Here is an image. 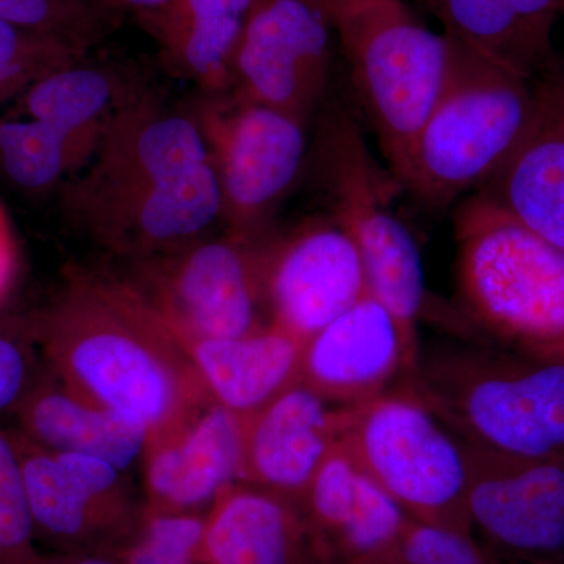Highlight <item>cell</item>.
I'll return each mask as SVG.
<instances>
[{
    "mask_svg": "<svg viewBox=\"0 0 564 564\" xmlns=\"http://www.w3.org/2000/svg\"><path fill=\"white\" fill-rule=\"evenodd\" d=\"M84 61L33 84L10 111L40 122L61 140L79 172L95 154L115 111L137 90L117 69Z\"/></svg>",
    "mask_w": 564,
    "mask_h": 564,
    "instance_id": "25",
    "label": "cell"
},
{
    "mask_svg": "<svg viewBox=\"0 0 564 564\" xmlns=\"http://www.w3.org/2000/svg\"><path fill=\"white\" fill-rule=\"evenodd\" d=\"M36 378L24 337L0 328V414L17 413Z\"/></svg>",
    "mask_w": 564,
    "mask_h": 564,
    "instance_id": "31",
    "label": "cell"
},
{
    "mask_svg": "<svg viewBox=\"0 0 564 564\" xmlns=\"http://www.w3.org/2000/svg\"><path fill=\"white\" fill-rule=\"evenodd\" d=\"M261 0H170L133 20L158 44L174 76L209 95L232 90V66Z\"/></svg>",
    "mask_w": 564,
    "mask_h": 564,
    "instance_id": "22",
    "label": "cell"
},
{
    "mask_svg": "<svg viewBox=\"0 0 564 564\" xmlns=\"http://www.w3.org/2000/svg\"><path fill=\"white\" fill-rule=\"evenodd\" d=\"M29 329L66 388L150 440L212 403L180 340L129 281L74 274Z\"/></svg>",
    "mask_w": 564,
    "mask_h": 564,
    "instance_id": "2",
    "label": "cell"
},
{
    "mask_svg": "<svg viewBox=\"0 0 564 564\" xmlns=\"http://www.w3.org/2000/svg\"><path fill=\"white\" fill-rule=\"evenodd\" d=\"M378 564H491L470 534L411 519L391 554Z\"/></svg>",
    "mask_w": 564,
    "mask_h": 564,
    "instance_id": "30",
    "label": "cell"
},
{
    "mask_svg": "<svg viewBox=\"0 0 564 564\" xmlns=\"http://www.w3.org/2000/svg\"><path fill=\"white\" fill-rule=\"evenodd\" d=\"M0 20L87 52L111 31L96 0H0Z\"/></svg>",
    "mask_w": 564,
    "mask_h": 564,
    "instance_id": "26",
    "label": "cell"
},
{
    "mask_svg": "<svg viewBox=\"0 0 564 564\" xmlns=\"http://www.w3.org/2000/svg\"><path fill=\"white\" fill-rule=\"evenodd\" d=\"M36 536L74 552H126L135 543L141 516L122 470L106 459L51 452L14 433Z\"/></svg>",
    "mask_w": 564,
    "mask_h": 564,
    "instance_id": "11",
    "label": "cell"
},
{
    "mask_svg": "<svg viewBox=\"0 0 564 564\" xmlns=\"http://www.w3.org/2000/svg\"><path fill=\"white\" fill-rule=\"evenodd\" d=\"M417 334L372 293L304 343L300 383L336 406H355L417 372Z\"/></svg>",
    "mask_w": 564,
    "mask_h": 564,
    "instance_id": "15",
    "label": "cell"
},
{
    "mask_svg": "<svg viewBox=\"0 0 564 564\" xmlns=\"http://www.w3.org/2000/svg\"><path fill=\"white\" fill-rule=\"evenodd\" d=\"M229 234L202 237L151 258L139 259L129 284L147 300L180 344L225 339L258 332L265 307L262 245Z\"/></svg>",
    "mask_w": 564,
    "mask_h": 564,
    "instance_id": "9",
    "label": "cell"
},
{
    "mask_svg": "<svg viewBox=\"0 0 564 564\" xmlns=\"http://www.w3.org/2000/svg\"><path fill=\"white\" fill-rule=\"evenodd\" d=\"M310 534L299 507L247 484L225 489L204 519L202 564H304Z\"/></svg>",
    "mask_w": 564,
    "mask_h": 564,
    "instance_id": "23",
    "label": "cell"
},
{
    "mask_svg": "<svg viewBox=\"0 0 564 564\" xmlns=\"http://www.w3.org/2000/svg\"><path fill=\"white\" fill-rule=\"evenodd\" d=\"M63 209L96 242L135 259L199 239L221 218V192L192 115L137 88L70 177Z\"/></svg>",
    "mask_w": 564,
    "mask_h": 564,
    "instance_id": "1",
    "label": "cell"
},
{
    "mask_svg": "<svg viewBox=\"0 0 564 564\" xmlns=\"http://www.w3.org/2000/svg\"><path fill=\"white\" fill-rule=\"evenodd\" d=\"M36 564H126L124 555L110 552H74L57 556H44Z\"/></svg>",
    "mask_w": 564,
    "mask_h": 564,
    "instance_id": "34",
    "label": "cell"
},
{
    "mask_svg": "<svg viewBox=\"0 0 564 564\" xmlns=\"http://www.w3.org/2000/svg\"><path fill=\"white\" fill-rule=\"evenodd\" d=\"M243 417L209 403L143 455L147 513L195 514L240 484Z\"/></svg>",
    "mask_w": 564,
    "mask_h": 564,
    "instance_id": "18",
    "label": "cell"
},
{
    "mask_svg": "<svg viewBox=\"0 0 564 564\" xmlns=\"http://www.w3.org/2000/svg\"><path fill=\"white\" fill-rule=\"evenodd\" d=\"M261 263L270 325L303 343L370 293L358 247L328 215L262 245Z\"/></svg>",
    "mask_w": 564,
    "mask_h": 564,
    "instance_id": "14",
    "label": "cell"
},
{
    "mask_svg": "<svg viewBox=\"0 0 564 564\" xmlns=\"http://www.w3.org/2000/svg\"><path fill=\"white\" fill-rule=\"evenodd\" d=\"M18 269L17 242L11 229L9 214L0 202V304L13 285Z\"/></svg>",
    "mask_w": 564,
    "mask_h": 564,
    "instance_id": "32",
    "label": "cell"
},
{
    "mask_svg": "<svg viewBox=\"0 0 564 564\" xmlns=\"http://www.w3.org/2000/svg\"><path fill=\"white\" fill-rule=\"evenodd\" d=\"M410 383L463 443L564 459V362L503 347L459 351L415 372Z\"/></svg>",
    "mask_w": 564,
    "mask_h": 564,
    "instance_id": "5",
    "label": "cell"
},
{
    "mask_svg": "<svg viewBox=\"0 0 564 564\" xmlns=\"http://www.w3.org/2000/svg\"><path fill=\"white\" fill-rule=\"evenodd\" d=\"M181 345L210 402L239 417L273 402L302 377L303 340L274 325Z\"/></svg>",
    "mask_w": 564,
    "mask_h": 564,
    "instance_id": "20",
    "label": "cell"
},
{
    "mask_svg": "<svg viewBox=\"0 0 564 564\" xmlns=\"http://www.w3.org/2000/svg\"><path fill=\"white\" fill-rule=\"evenodd\" d=\"M467 313L507 350L564 362V250L477 192L455 217Z\"/></svg>",
    "mask_w": 564,
    "mask_h": 564,
    "instance_id": "3",
    "label": "cell"
},
{
    "mask_svg": "<svg viewBox=\"0 0 564 564\" xmlns=\"http://www.w3.org/2000/svg\"><path fill=\"white\" fill-rule=\"evenodd\" d=\"M533 99L532 80L456 41L443 95L397 181L433 209H445L480 188L513 151Z\"/></svg>",
    "mask_w": 564,
    "mask_h": 564,
    "instance_id": "4",
    "label": "cell"
},
{
    "mask_svg": "<svg viewBox=\"0 0 564 564\" xmlns=\"http://www.w3.org/2000/svg\"><path fill=\"white\" fill-rule=\"evenodd\" d=\"M337 445L411 519L470 534L466 444L413 384L340 406Z\"/></svg>",
    "mask_w": 564,
    "mask_h": 564,
    "instance_id": "7",
    "label": "cell"
},
{
    "mask_svg": "<svg viewBox=\"0 0 564 564\" xmlns=\"http://www.w3.org/2000/svg\"><path fill=\"white\" fill-rule=\"evenodd\" d=\"M296 507L313 551L332 564H378L411 518L344 454L334 447Z\"/></svg>",
    "mask_w": 564,
    "mask_h": 564,
    "instance_id": "16",
    "label": "cell"
},
{
    "mask_svg": "<svg viewBox=\"0 0 564 564\" xmlns=\"http://www.w3.org/2000/svg\"><path fill=\"white\" fill-rule=\"evenodd\" d=\"M326 6L356 95L397 180L423 122L443 95L456 41L426 28L403 0Z\"/></svg>",
    "mask_w": 564,
    "mask_h": 564,
    "instance_id": "6",
    "label": "cell"
},
{
    "mask_svg": "<svg viewBox=\"0 0 564 564\" xmlns=\"http://www.w3.org/2000/svg\"><path fill=\"white\" fill-rule=\"evenodd\" d=\"M337 43L325 0H261L232 66V98L306 121L328 87Z\"/></svg>",
    "mask_w": 564,
    "mask_h": 564,
    "instance_id": "12",
    "label": "cell"
},
{
    "mask_svg": "<svg viewBox=\"0 0 564 564\" xmlns=\"http://www.w3.org/2000/svg\"><path fill=\"white\" fill-rule=\"evenodd\" d=\"M87 52L0 20V101L17 99L55 70L84 61Z\"/></svg>",
    "mask_w": 564,
    "mask_h": 564,
    "instance_id": "27",
    "label": "cell"
},
{
    "mask_svg": "<svg viewBox=\"0 0 564 564\" xmlns=\"http://www.w3.org/2000/svg\"><path fill=\"white\" fill-rule=\"evenodd\" d=\"M21 434L51 452L84 454L128 470L147 451L140 425L82 399L58 378H40L17 410Z\"/></svg>",
    "mask_w": 564,
    "mask_h": 564,
    "instance_id": "24",
    "label": "cell"
},
{
    "mask_svg": "<svg viewBox=\"0 0 564 564\" xmlns=\"http://www.w3.org/2000/svg\"><path fill=\"white\" fill-rule=\"evenodd\" d=\"M33 522L20 451L13 434L0 430V564H36Z\"/></svg>",
    "mask_w": 564,
    "mask_h": 564,
    "instance_id": "28",
    "label": "cell"
},
{
    "mask_svg": "<svg viewBox=\"0 0 564 564\" xmlns=\"http://www.w3.org/2000/svg\"><path fill=\"white\" fill-rule=\"evenodd\" d=\"M445 35L529 80L558 61L556 22L564 0H422Z\"/></svg>",
    "mask_w": 564,
    "mask_h": 564,
    "instance_id": "21",
    "label": "cell"
},
{
    "mask_svg": "<svg viewBox=\"0 0 564 564\" xmlns=\"http://www.w3.org/2000/svg\"><path fill=\"white\" fill-rule=\"evenodd\" d=\"M170 0H96L99 10L102 11L104 17L117 24L121 18L131 17L137 20L143 14L151 13V11L159 10L161 7L166 6Z\"/></svg>",
    "mask_w": 564,
    "mask_h": 564,
    "instance_id": "33",
    "label": "cell"
},
{
    "mask_svg": "<svg viewBox=\"0 0 564 564\" xmlns=\"http://www.w3.org/2000/svg\"><path fill=\"white\" fill-rule=\"evenodd\" d=\"M315 166L328 217L358 247L369 292L417 333L429 292L417 243L393 207L402 185L377 161L361 122L343 106L322 115Z\"/></svg>",
    "mask_w": 564,
    "mask_h": 564,
    "instance_id": "8",
    "label": "cell"
},
{
    "mask_svg": "<svg viewBox=\"0 0 564 564\" xmlns=\"http://www.w3.org/2000/svg\"><path fill=\"white\" fill-rule=\"evenodd\" d=\"M340 406L299 383L243 417L240 484L299 505L337 445Z\"/></svg>",
    "mask_w": 564,
    "mask_h": 564,
    "instance_id": "19",
    "label": "cell"
},
{
    "mask_svg": "<svg viewBox=\"0 0 564 564\" xmlns=\"http://www.w3.org/2000/svg\"><path fill=\"white\" fill-rule=\"evenodd\" d=\"M328 3H344V2H351V0H326Z\"/></svg>",
    "mask_w": 564,
    "mask_h": 564,
    "instance_id": "35",
    "label": "cell"
},
{
    "mask_svg": "<svg viewBox=\"0 0 564 564\" xmlns=\"http://www.w3.org/2000/svg\"><path fill=\"white\" fill-rule=\"evenodd\" d=\"M560 564H564V562H563V563H560Z\"/></svg>",
    "mask_w": 564,
    "mask_h": 564,
    "instance_id": "36",
    "label": "cell"
},
{
    "mask_svg": "<svg viewBox=\"0 0 564 564\" xmlns=\"http://www.w3.org/2000/svg\"><path fill=\"white\" fill-rule=\"evenodd\" d=\"M204 519L196 514L147 513L126 564H202Z\"/></svg>",
    "mask_w": 564,
    "mask_h": 564,
    "instance_id": "29",
    "label": "cell"
},
{
    "mask_svg": "<svg viewBox=\"0 0 564 564\" xmlns=\"http://www.w3.org/2000/svg\"><path fill=\"white\" fill-rule=\"evenodd\" d=\"M533 88L524 132L478 192L564 250V54Z\"/></svg>",
    "mask_w": 564,
    "mask_h": 564,
    "instance_id": "17",
    "label": "cell"
},
{
    "mask_svg": "<svg viewBox=\"0 0 564 564\" xmlns=\"http://www.w3.org/2000/svg\"><path fill=\"white\" fill-rule=\"evenodd\" d=\"M466 448L470 527L518 564L563 563L564 459Z\"/></svg>",
    "mask_w": 564,
    "mask_h": 564,
    "instance_id": "13",
    "label": "cell"
},
{
    "mask_svg": "<svg viewBox=\"0 0 564 564\" xmlns=\"http://www.w3.org/2000/svg\"><path fill=\"white\" fill-rule=\"evenodd\" d=\"M191 115L220 185L221 220L234 236L258 239L302 172L306 121L232 96L229 101L207 99Z\"/></svg>",
    "mask_w": 564,
    "mask_h": 564,
    "instance_id": "10",
    "label": "cell"
}]
</instances>
